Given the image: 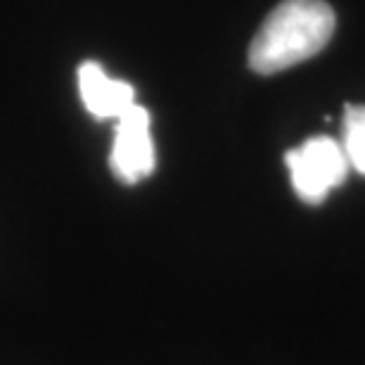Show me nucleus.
Listing matches in <instances>:
<instances>
[{"label":"nucleus","instance_id":"obj_1","mask_svg":"<svg viewBox=\"0 0 365 365\" xmlns=\"http://www.w3.org/2000/svg\"><path fill=\"white\" fill-rule=\"evenodd\" d=\"M334 34V12L325 0H282L264 19L250 46V67L277 74L318 55Z\"/></svg>","mask_w":365,"mask_h":365},{"label":"nucleus","instance_id":"obj_2","mask_svg":"<svg viewBox=\"0 0 365 365\" xmlns=\"http://www.w3.org/2000/svg\"><path fill=\"white\" fill-rule=\"evenodd\" d=\"M292 187L299 200L320 204L334 187L346 180L349 162L339 140L316 135L284 155Z\"/></svg>","mask_w":365,"mask_h":365},{"label":"nucleus","instance_id":"obj_3","mask_svg":"<svg viewBox=\"0 0 365 365\" xmlns=\"http://www.w3.org/2000/svg\"><path fill=\"white\" fill-rule=\"evenodd\" d=\"M116 121V133L109 152L112 173L126 185H135L152 176L157 166L155 143L150 133V112L143 105H130Z\"/></svg>","mask_w":365,"mask_h":365},{"label":"nucleus","instance_id":"obj_4","mask_svg":"<svg viewBox=\"0 0 365 365\" xmlns=\"http://www.w3.org/2000/svg\"><path fill=\"white\" fill-rule=\"evenodd\" d=\"M78 91L86 109L100 121L119 119L130 105H135L133 86L107 76V71L93 60L78 67Z\"/></svg>","mask_w":365,"mask_h":365},{"label":"nucleus","instance_id":"obj_5","mask_svg":"<svg viewBox=\"0 0 365 365\" xmlns=\"http://www.w3.org/2000/svg\"><path fill=\"white\" fill-rule=\"evenodd\" d=\"M341 150L346 155L349 169L365 176V107L349 105L341 123Z\"/></svg>","mask_w":365,"mask_h":365}]
</instances>
